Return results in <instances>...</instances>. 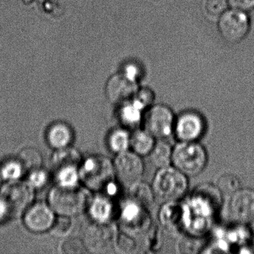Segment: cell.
<instances>
[{"label":"cell","instance_id":"836d02e7","mask_svg":"<svg viewBox=\"0 0 254 254\" xmlns=\"http://www.w3.org/2000/svg\"><path fill=\"white\" fill-rule=\"evenodd\" d=\"M2 179H3V175H2V167L0 166V184L2 182Z\"/></svg>","mask_w":254,"mask_h":254},{"label":"cell","instance_id":"e575fe53","mask_svg":"<svg viewBox=\"0 0 254 254\" xmlns=\"http://www.w3.org/2000/svg\"><path fill=\"white\" fill-rule=\"evenodd\" d=\"M0 215H2V209H1V206H0Z\"/></svg>","mask_w":254,"mask_h":254},{"label":"cell","instance_id":"7a4b0ae2","mask_svg":"<svg viewBox=\"0 0 254 254\" xmlns=\"http://www.w3.org/2000/svg\"><path fill=\"white\" fill-rule=\"evenodd\" d=\"M208 156L203 145L197 142H179L172 151V164L188 177L200 175L207 164Z\"/></svg>","mask_w":254,"mask_h":254},{"label":"cell","instance_id":"4316f807","mask_svg":"<svg viewBox=\"0 0 254 254\" xmlns=\"http://www.w3.org/2000/svg\"><path fill=\"white\" fill-rule=\"evenodd\" d=\"M72 227V221L67 216L62 215L55 220L52 226V233L57 236H63L70 231Z\"/></svg>","mask_w":254,"mask_h":254},{"label":"cell","instance_id":"d6986e66","mask_svg":"<svg viewBox=\"0 0 254 254\" xmlns=\"http://www.w3.org/2000/svg\"><path fill=\"white\" fill-rule=\"evenodd\" d=\"M156 139L145 130H135L130 135V148L140 157L149 155L155 145Z\"/></svg>","mask_w":254,"mask_h":254},{"label":"cell","instance_id":"8fae6325","mask_svg":"<svg viewBox=\"0 0 254 254\" xmlns=\"http://www.w3.org/2000/svg\"><path fill=\"white\" fill-rule=\"evenodd\" d=\"M116 177L125 186L130 187L142 179L144 164L142 157L133 151H126L117 154L114 162Z\"/></svg>","mask_w":254,"mask_h":254},{"label":"cell","instance_id":"277c9868","mask_svg":"<svg viewBox=\"0 0 254 254\" xmlns=\"http://www.w3.org/2000/svg\"><path fill=\"white\" fill-rule=\"evenodd\" d=\"M81 177L90 190L103 191L112 185L116 177L114 163L104 156L90 157L81 169Z\"/></svg>","mask_w":254,"mask_h":254},{"label":"cell","instance_id":"9a60e30c","mask_svg":"<svg viewBox=\"0 0 254 254\" xmlns=\"http://www.w3.org/2000/svg\"><path fill=\"white\" fill-rule=\"evenodd\" d=\"M137 90L136 81L127 77L124 72L111 77L106 86L107 97L110 102L118 105L130 102Z\"/></svg>","mask_w":254,"mask_h":254},{"label":"cell","instance_id":"52a82bcc","mask_svg":"<svg viewBox=\"0 0 254 254\" xmlns=\"http://www.w3.org/2000/svg\"><path fill=\"white\" fill-rule=\"evenodd\" d=\"M222 194L216 185L201 184L194 190L190 197L189 207L197 218L210 219L221 206Z\"/></svg>","mask_w":254,"mask_h":254},{"label":"cell","instance_id":"5bb4252c","mask_svg":"<svg viewBox=\"0 0 254 254\" xmlns=\"http://www.w3.org/2000/svg\"><path fill=\"white\" fill-rule=\"evenodd\" d=\"M204 130V120L195 111H186L175 119L173 133L178 142H197Z\"/></svg>","mask_w":254,"mask_h":254},{"label":"cell","instance_id":"83f0119b","mask_svg":"<svg viewBox=\"0 0 254 254\" xmlns=\"http://www.w3.org/2000/svg\"><path fill=\"white\" fill-rule=\"evenodd\" d=\"M227 5V0H206L205 10L211 17H218L226 11Z\"/></svg>","mask_w":254,"mask_h":254},{"label":"cell","instance_id":"5b68a950","mask_svg":"<svg viewBox=\"0 0 254 254\" xmlns=\"http://www.w3.org/2000/svg\"><path fill=\"white\" fill-rule=\"evenodd\" d=\"M52 208L61 215H79L87 206V196L75 186L61 185L55 187L50 194Z\"/></svg>","mask_w":254,"mask_h":254},{"label":"cell","instance_id":"30bf717a","mask_svg":"<svg viewBox=\"0 0 254 254\" xmlns=\"http://www.w3.org/2000/svg\"><path fill=\"white\" fill-rule=\"evenodd\" d=\"M79 152L74 148H60L53 157V167L61 185L75 186L81 164Z\"/></svg>","mask_w":254,"mask_h":254},{"label":"cell","instance_id":"1f68e13d","mask_svg":"<svg viewBox=\"0 0 254 254\" xmlns=\"http://www.w3.org/2000/svg\"><path fill=\"white\" fill-rule=\"evenodd\" d=\"M228 5L234 9L243 11L254 9V0H227Z\"/></svg>","mask_w":254,"mask_h":254},{"label":"cell","instance_id":"cb8c5ba5","mask_svg":"<svg viewBox=\"0 0 254 254\" xmlns=\"http://www.w3.org/2000/svg\"><path fill=\"white\" fill-rule=\"evenodd\" d=\"M112 212V203L107 197H96L90 206V213L96 221L107 222L109 221Z\"/></svg>","mask_w":254,"mask_h":254},{"label":"cell","instance_id":"f1b7e54d","mask_svg":"<svg viewBox=\"0 0 254 254\" xmlns=\"http://www.w3.org/2000/svg\"><path fill=\"white\" fill-rule=\"evenodd\" d=\"M154 95L149 89H138L132 100L136 102L142 110L151 106L154 101Z\"/></svg>","mask_w":254,"mask_h":254},{"label":"cell","instance_id":"e0dca14e","mask_svg":"<svg viewBox=\"0 0 254 254\" xmlns=\"http://www.w3.org/2000/svg\"><path fill=\"white\" fill-rule=\"evenodd\" d=\"M126 203L122 212V222L125 230L128 233H139L148 227L149 217L145 208L133 200Z\"/></svg>","mask_w":254,"mask_h":254},{"label":"cell","instance_id":"ffe728a7","mask_svg":"<svg viewBox=\"0 0 254 254\" xmlns=\"http://www.w3.org/2000/svg\"><path fill=\"white\" fill-rule=\"evenodd\" d=\"M172 151L173 148L169 142L159 139L148 156L151 163L157 169H161L172 165Z\"/></svg>","mask_w":254,"mask_h":254},{"label":"cell","instance_id":"ac0fdd59","mask_svg":"<svg viewBox=\"0 0 254 254\" xmlns=\"http://www.w3.org/2000/svg\"><path fill=\"white\" fill-rule=\"evenodd\" d=\"M47 138L50 146L60 149L70 145L73 139V133L66 123H56L50 126Z\"/></svg>","mask_w":254,"mask_h":254},{"label":"cell","instance_id":"ba28073f","mask_svg":"<svg viewBox=\"0 0 254 254\" xmlns=\"http://www.w3.org/2000/svg\"><path fill=\"white\" fill-rule=\"evenodd\" d=\"M251 29V21L246 11L227 10L220 17L218 30L224 41L236 44L246 38Z\"/></svg>","mask_w":254,"mask_h":254},{"label":"cell","instance_id":"7402d4cb","mask_svg":"<svg viewBox=\"0 0 254 254\" xmlns=\"http://www.w3.org/2000/svg\"><path fill=\"white\" fill-rule=\"evenodd\" d=\"M120 112V120L125 127H134L141 121L142 109L133 100L121 105Z\"/></svg>","mask_w":254,"mask_h":254},{"label":"cell","instance_id":"4dcf8cb0","mask_svg":"<svg viewBox=\"0 0 254 254\" xmlns=\"http://www.w3.org/2000/svg\"><path fill=\"white\" fill-rule=\"evenodd\" d=\"M23 167L19 163L18 160L8 162L2 167L3 178H10V179L19 178L23 173Z\"/></svg>","mask_w":254,"mask_h":254},{"label":"cell","instance_id":"3957f363","mask_svg":"<svg viewBox=\"0 0 254 254\" xmlns=\"http://www.w3.org/2000/svg\"><path fill=\"white\" fill-rule=\"evenodd\" d=\"M33 191L28 184L11 181L0 190V206L2 215L15 218L27 210L33 199Z\"/></svg>","mask_w":254,"mask_h":254},{"label":"cell","instance_id":"44dd1931","mask_svg":"<svg viewBox=\"0 0 254 254\" xmlns=\"http://www.w3.org/2000/svg\"><path fill=\"white\" fill-rule=\"evenodd\" d=\"M129 194L132 200L145 208L151 206L155 200L151 186L142 182V181L129 187Z\"/></svg>","mask_w":254,"mask_h":254},{"label":"cell","instance_id":"6da1fadb","mask_svg":"<svg viewBox=\"0 0 254 254\" xmlns=\"http://www.w3.org/2000/svg\"><path fill=\"white\" fill-rule=\"evenodd\" d=\"M188 187V177L173 166L159 169L151 185L155 199L163 203L179 200Z\"/></svg>","mask_w":254,"mask_h":254},{"label":"cell","instance_id":"2e32d148","mask_svg":"<svg viewBox=\"0 0 254 254\" xmlns=\"http://www.w3.org/2000/svg\"><path fill=\"white\" fill-rule=\"evenodd\" d=\"M54 221L53 211L43 203H38L29 207L24 216L25 225L34 233L47 231L51 228Z\"/></svg>","mask_w":254,"mask_h":254},{"label":"cell","instance_id":"9c48e42d","mask_svg":"<svg viewBox=\"0 0 254 254\" xmlns=\"http://www.w3.org/2000/svg\"><path fill=\"white\" fill-rule=\"evenodd\" d=\"M175 123V116L169 107L156 105L150 107L144 116V130L156 139H165L173 133Z\"/></svg>","mask_w":254,"mask_h":254},{"label":"cell","instance_id":"d6a6232c","mask_svg":"<svg viewBox=\"0 0 254 254\" xmlns=\"http://www.w3.org/2000/svg\"><path fill=\"white\" fill-rule=\"evenodd\" d=\"M39 169L32 172V175L30 177L31 182L36 187H41L43 184H45L46 180H47L45 173L41 172Z\"/></svg>","mask_w":254,"mask_h":254},{"label":"cell","instance_id":"4fadbf2b","mask_svg":"<svg viewBox=\"0 0 254 254\" xmlns=\"http://www.w3.org/2000/svg\"><path fill=\"white\" fill-rule=\"evenodd\" d=\"M191 219V212L188 204L178 200L163 203L159 212L160 224L166 230L181 232L188 229Z\"/></svg>","mask_w":254,"mask_h":254},{"label":"cell","instance_id":"603a6c76","mask_svg":"<svg viewBox=\"0 0 254 254\" xmlns=\"http://www.w3.org/2000/svg\"><path fill=\"white\" fill-rule=\"evenodd\" d=\"M130 134L127 128L115 129L108 137V145L111 151L117 153L128 151L130 148Z\"/></svg>","mask_w":254,"mask_h":254},{"label":"cell","instance_id":"8992f818","mask_svg":"<svg viewBox=\"0 0 254 254\" xmlns=\"http://www.w3.org/2000/svg\"><path fill=\"white\" fill-rule=\"evenodd\" d=\"M118 237V230L114 224L96 221L86 229L83 242L90 252L107 254L117 248Z\"/></svg>","mask_w":254,"mask_h":254},{"label":"cell","instance_id":"7c38bea8","mask_svg":"<svg viewBox=\"0 0 254 254\" xmlns=\"http://www.w3.org/2000/svg\"><path fill=\"white\" fill-rule=\"evenodd\" d=\"M227 215L231 221L239 224L254 221V190L239 189L229 196Z\"/></svg>","mask_w":254,"mask_h":254},{"label":"cell","instance_id":"f546056e","mask_svg":"<svg viewBox=\"0 0 254 254\" xmlns=\"http://www.w3.org/2000/svg\"><path fill=\"white\" fill-rule=\"evenodd\" d=\"M84 242L78 239H69L66 240L62 247L63 253L66 254H81L87 252Z\"/></svg>","mask_w":254,"mask_h":254},{"label":"cell","instance_id":"d4e9b609","mask_svg":"<svg viewBox=\"0 0 254 254\" xmlns=\"http://www.w3.org/2000/svg\"><path fill=\"white\" fill-rule=\"evenodd\" d=\"M18 162L23 171H33L39 169L42 163V157L39 151L33 148H26L19 154Z\"/></svg>","mask_w":254,"mask_h":254},{"label":"cell","instance_id":"484cf974","mask_svg":"<svg viewBox=\"0 0 254 254\" xmlns=\"http://www.w3.org/2000/svg\"><path fill=\"white\" fill-rule=\"evenodd\" d=\"M216 187L222 195L230 196L240 189V181L235 175L225 174L218 178Z\"/></svg>","mask_w":254,"mask_h":254}]
</instances>
